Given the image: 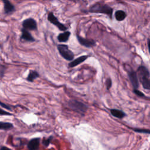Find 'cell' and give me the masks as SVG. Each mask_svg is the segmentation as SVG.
Segmentation results:
<instances>
[{
	"mask_svg": "<svg viewBox=\"0 0 150 150\" xmlns=\"http://www.w3.org/2000/svg\"><path fill=\"white\" fill-rule=\"evenodd\" d=\"M76 38L77 39L79 42V43L83 46H84L86 47L87 48H91L94 46H96V42L94 40H91V39H88L86 38H84L83 37H81L80 35H76Z\"/></svg>",
	"mask_w": 150,
	"mask_h": 150,
	"instance_id": "8",
	"label": "cell"
},
{
	"mask_svg": "<svg viewBox=\"0 0 150 150\" xmlns=\"http://www.w3.org/2000/svg\"><path fill=\"white\" fill-rule=\"evenodd\" d=\"M70 35H71L70 32L65 31L63 33H60V34H59L57 38L59 42H62V43L67 42L69 39Z\"/></svg>",
	"mask_w": 150,
	"mask_h": 150,
	"instance_id": "13",
	"label": "cell"
},
{
	"mask_svg": "<svg viewBox=\"0 0 150 150\" xmlns=\"http://www.w3.org/2000/svg\"><path fill=\"white\" fill-rule=\"evenodd\" d=\"M22 28L27 30H36L38 25L36 21L32 18H29L25 20L22 23Z\"/></svg>",
	"mask_w": 150,
	"mask_h": 150,
	"instance_id": "6",
	"label": "cell"
},
{
	"mask_svg": "<svg viewBox=\"0 0 150 150\" xmlns=\"http://www.w3.org/2000/svg\"><path fill=\"white\" fill-rule=\"evenodd\" d=\"M40 138H35L30 139L28 144V148L29 150H37L39 146Z\"/></svg>",
	"mask_w": 150,
	"mask_h": 150,
	"instance_id": "12",
	"label": "cell"
},
{
	"mask_svg": "<svg viewBox=\"0 0 150 150\" xmlns=\"http://www.w3.org/2000/svg\"><path fill=\"white\" fill-rule=\"evenodd\" d=\"M88 12L102 13L107 15L110 19L112 18L113 9L107 4L97 2L91 5L87 10Z\"/></svg>",
	"mask_w": 150,
	"mask_h": 150,
	"instance_id": "1",
	"label": "cell"
},
{
	"mask_svg": "<svg viewBox=\"0 0 150 150\" xmlns=\"http://www.w3.org/2000/svg\"><path fill=\"white\" fill-rule=\"evenodd\" d=\"M47 20L53 25L56 26L60 31H66L67 27L64 24L60 22L56 16H54L52 12L49 13L47 15Z\"/></svg>",
	"mask_w": 150,
	"mask_h": 150,
	"instance_id": "5",
	"label": "cell"
},
{
	"mask_svg": "<svg viewBox=\"0 0 150 150\" xmlns=\"http://www.w3.org/2000/svg\"><path fill=\"white\" fill-rule=\"evenodd\" d=\"M115 19L118 21H124L127 17V13L123 10H117L114 14Z\"/></svg>",
	"mask_w": 150,
	"mask_h": 150,
	"instance_id": "16",
	"label": "cell"
},
{
	"mask_svg": "<svg viewBox=\"0 0 150 150\" xmlns=\"http://www.w3.org/2000/svg\"><path fill=\"white\" fill-rule=\"evenodd\" d=\"M0 115H12V114L11 112H9L8 111H5L4 109L0 108Z\"/></svg>",
	"mask_w": 150,
	"mask_h": 150,
	"instance_id": "24",
	"label": "cell"
},
{
	"mask_svg": "<svg viewBox=\"0 0 150 150\" xmlns=\"http://www.w3.org/2000/svg\"><path fill=\"white\" fill-rule=\"evenodd\" d=\"M13 127V124L8 122L0 121V130H8Z\"/></svg>",
	"mask_w": 150,
	"mask_h": 150,
	"instance_id": "17",
	"label": "cell"
},
{
	"mask_svg": "<svg viewBox=\"0 0 150 150\" xmlns=\"http://www.w3.org/2000/svg\"><path fill=\"white\" fill-rule=\"evenodd\" d=\"M128 76L134 89H138L139 86V82L138 78L137 71H134L132 69L127 71Z\"/></svg>",
	"mask_w": 150,
	"mask_h": 150,
	"instance_id": "7",
	"label": "cell"
},
{
	"mask_svg": "<svg viewBox=\"0 0 150 150\" xmlns=\"http://www.w3.org/2000/svg\"><path fill=\"white\" fill-rule=\"evenodd\" d=\"M0 105H1L2 108H5V109H6L7 110H9V111H11V110H12V108H11V106H9L8 104H5V103H4L1 101H0Z\"/></svg>",
	"mask_w": 150,
	"mask_h": 150,
	"instance_id": "22",
	"label": "cell"
},
{
	"mask_svg": "<svg viewBox=\"0 0 150 150\" xmlns=\"http://www.w3.org/2000/svg\"><path fill=\"white\" fill-rule=\"evenodd\" d=\"M39 77V74L37 71L30 70L29 74H28L27 77L26 78V80L28 81L33 82L36 79L38 78Z\"/></svg>",
	"mask_w": 150,
	"mask_h": 150,
	"instance_id": "15",
	"label": "cell"
},
{
	"mask_svg": "<svg viewBox=\"0 0 150 150\" xmlns=\"http://www.w3.org/2000/svg\"><path fill=\"white\" fill-rule=\"evenodd\" d=\"M0 150H11V149H10V148H8V147H6V146H3L1 147Z\"/></svg>",
	"mask_w": 150,
	"mask_h": 150,
	"instance_id": "25",
	"label": "cell"
},
{
	"mask_svg": "<svg viewBox=\"0 0 150 150\" xmlns=\"http://www.w3.org/2000/svg\"><path fill=\"white\" fill-rule=\"evenodd\" d=\"M57 49L60 54L66 60L71 62L74 59V54L69 49L68 46L65 44H59L57 45Z\"/></svg>",
	"mask_w": 150,
	"mask_h": 150,
	"instance_id": "4",
	"label": "cell"
},
{
	"mask_svg": "<svg viewBox=\"0 0 150 150\" xmlns=\"http://www.w3.org/2000/svg\"><path fill=\"white\" fill-rule=\"evenodd\" d=\"M132 129L134 131L138 132V133H144V134H149L150 133V131L148 129H142V128H132Z\"/></svg>",
	"mask_w": 150,
	"mask_h": 150,
	"instance_id": "18",
	"label": "cell"
},
{
	"mask_svg": "<svg viewBox=\"0 0 150 150\" xmlns=\"http://www.w3.org/2000/svg\"><path fill=\"white\" fill-rule=\"evenodd\" d=\"M6 70V67L4 64H0V78L1 79L4 77Z\"/></svg>",
	"mask_w": 150,
	"mask_h": 150,
	"instance_id": "19",
	"label": "cell"
},
{
	"mask_svg": "<svg viewBox=\"0 0 150 150\" xmlns=\"http://www.w3.org/2000/svg\"><path fill=\"white\" fill-rule=\"evenodd\" d=\"M21 40H23L24 41L29 42H33L35 41V38L31 35V33L27 30L22 28L21 29Z\"/></svg>",
	"mask_w": 150,
	"mask_h": 150,
	"instance_id": "10",
	"label": "cell"
},
{
	"mask_svg": "<svg viewBox=\"0 0 150 150\" xmlns=\"http://www.w3.org/2000/svg\"><path fill=\"white\" fill-rule=\"evenodd\" d=\"M105 86H106L107 90H109L110 88L111 87V86H112V80L110 78L107 79V80L105 81Z\"/></svg>",
	"mask_w": 150,
	"mask_h": 150,
	"instance_id": "21",
	"label": "cell"
},
{
	"mask_svg": "<svg viewBox=\"0 0 150 150\" xmlns=\"http://www.w3.org/2000/svg\"><path fill=\"white\" fill-rule=\"evenodd\" d=\"M67 105L70 109L81 114L82 115H84L88 109V106L87 104L75 99H70L68 101Z\"/></svg>",
	"mask_w": 150,
	"mask_h": 150,
	"instance_id": "3",
	"label": "cell"
},
{
	"mask_svg": "<svg viewBox=\"0 0 150 150\" xmlns=\"http://www.w3.org/2000/svg\"><path fill=\"white\" fill-rule=\"evenodd\" d=\"M148 43H147V44H148V49H149V38H148V42H147Z\"/></svg>",
	"mask_w": 150,
	"mask_h": 150,
	"instance_id": "26",
	"label": "cell"
},
{
	"mask_svg": "<svg viewBox=\"0 0 150 150\" xmlns=\"http://www.w3.org/2000/svg\"><path fill=\"white\" fill-rule=\"evenodd\" d=\"M138 73V80L140 81L144 88L146 90H150V74L148 68L144 66H139L137 69Z\"/></svg>",
	"mask_w": 150,
	"mask_h": 150,
	"instance_id": "2",
	"label": "cell"
},
{
	"mask_svg": "<svg viewBox=\"0 0 150 150\" xmlns=\"http://www.w3.org/2000/svg\"><path fill=\"white\" fill-rule=\"evenodd\" d=\"M133 92L134 93L137 95L138 97H141V98H146V96L141 91H139L138 89H134L133 90Z\"/></svg>",
	"mask_w": 150,
	"mask_h": 150,
	"instance_id": "20",
	"label": "cell"
},
{
	"mask_svg": "<svg viewBox=\"0 0 150 150\" xmlns=\"http://www.w3.org/2000/svg\"><path fill=\"white\" fill-rule=\"evenodd\" d=\"M110 112L112 116L116 118H118L119 119H122L127 115V114L123 111L118 109H115V108L110 109Z\"/></svg>",
	"mask_w": 150,
	"mask_h": 150,
	"instance_id": "14",
	"label": "cell"
},
{
	"mask_svg": "<svg viewBox=\"0 0 150 150\" xmlns=\"http://www.w3.org/2000/svg\"><path fill=\"white\" fill-rule=\"evenodd\" d=\"M51 139H52V137H49V138H47V139H44L43 141H42V144L45 145V146H47L50 142V141H51Z\"/></svg>",
	"mask_w": 150,
	"mask_h": 150,
	"instance_id": "23",
	"label": "cell"
},
{
	"mask_svg": "<svg viewBox=\"0 0 150 150\" xmlns=\"http://www.w3.org/2000/svg\"><path fill=\"white\" fill-rule=\"evenodd\" d=\"M89 57L88 55H83V56H81L75 59H73L72 61L70 62L68 64V66L69 67H76L77 66V65L82 63L83 62H84L85 60H86L88 57Z\"/></svg>",
	"mask_w": 150,
	"mask_h": 150,
	"instance_id": "11",
	"label": "cell"
},
{
	"mask_svg": "<svg viewBox=\"0 0 150 150\" xmlns=\"http://www.w3.org/2000/svg\"><path fill=\"white\" fill-rule=\"evenodd\" d=\"M4 4V11L6 15L12 13L15 11V6L8 0H3Z\"/></svg>",
	"mask_w": 150,
	"mask_h": 150,
	"instance_id": "9",
	"label": "cell"
}]
</instances>
